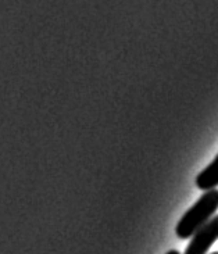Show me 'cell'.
Masks as SVG:
<instances>
[{
	"label": "cell",
	"instance_id": "4",
	"mask_svg": "<svg viewBox=\"0 0 218 254\" xmlns=\"http://www.w3.org/2000/svg\"><path fill=\"white\" fill-rule=\"evenodd\" d=\"M165 254H181L178 250H170L168 253H165Z\"/></svg>",
	"mask_w": 218,
	"mask_h": 254
},
{
	"label": "cell",
	"instance_id": "3",
	"mask_svg": "<svg viewBox=\"0 0 218 254\" xmlns=\"http://www.w3.org/2000/svg\"><path fill=\"white\" fill-rule=\"evenodd\" d=\"M196 186L200 190H212L218 186V154L203 171L196 177Z\"/></svg>",
	"mask_w": 218,
	"mask_h": 254
},
{
	"label": "cell",
	"instance_id": "1",
	"mask_svg": "<svg viewBox=\"0 0 218 254\" xmlns=\"http://www.w3.org/2000/svg\"><path fill=\"white\" fill-rule=\"evenodd\" d=\"M218 210V190L212 189L202 194V197L182 215L175 228V234L179 239H189L205 227Z\"/></svg>",
	"mask_w": 218,
	"mask_h": 254
},
{
	"label": "cell",
	"instance_id": "5",
	"mask_svg": "<svg viewBox=\"0 0 218 254\" xmlns=\"http://www.w3.org/2000/svg\"><path fill=\"white\" fill-rule=\"evenodd\" d=\"M212 254H218V252H214V253H212Z\"/></svg>",
	"mask_w": 218,
	"mask_h": 254
},
{
	"label": "cell",
	"instance_id": "2",
	"mask_svg": "<svg viewBox=\"0 0 218 254\" xmlns=\"http://www.w3.org/2000/svg\"><path fill=\"white\" fill-rule=\"evenodd\" d=\"M218 239V214L192 236L191 243L184 254H206Z\"/></svg>",
	"mask_w": 218,
	"mask_h": 254
}]
</instances>
